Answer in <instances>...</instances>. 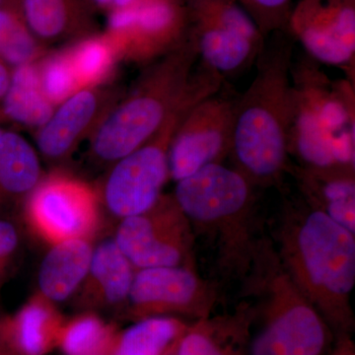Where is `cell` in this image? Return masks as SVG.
I'll list each match as a JSON object with an SVG mask.
<instances>
[{
    "mask_svg": "<svg viewBox=\"0 0 355 355\" xmlns=\"http://www.w3.org/2000/svg\"><path fill=\"white\" fill-rule=\"evenodd\" d=\"M22 233L12 216H0V291L15 268Z\"/></svg>",
    "mask_w": 355,
    "mask_h": 355,
    "instance_id": "cell-28",
    "label": "cell"
},
{
    "mask_svg": "<svg viewBox=\"0 0 355 355\" xmlns=\"http://www.w3.org/2000/svg\"><path fill=\"white\" fill-rule=\"evenodd\" d=\"M280 256L284 270L315 309L334 319L349 316L355 284L354 233L303 198L287 202Z\"/></svg>",
    "mask_w": 355,
    "mask_h": 355,
    "instance_id": "cell-3",
    "label": "cell"
},
{
    "mask_svg": "<svg viewBox=\"0 0 355 355\" xmlns=\"http://www.w3.org/2000/svg\"><path fill=\"white\" fill-rule=\"evenodd\" d=\"M95 241L71 239L51 245L38 273L39 292L53 303L72 298L90 266Z\"/></svg>",
    "mask_w": 355,
    "mask_h": 355,
    "instance_id": "cell-20",
    "label": "cell"
},
{
    "mask_svg": "<svg viewBox=\"0 0 355 355\" xmlns=\"http://www.w3.org/2000/svg\"><path fill=\"white\" fill-rule=\"evenodd\" d=\"M238 94L226 81L184 114L170 144V179L180 181L229 156Z\"/></svg>",
    "mask_w": 355,
    "mask_h": 355,
    "instance_id": "cell-10",
    "label": "cell"
},
{
    "mask_svg": "<svg viewBox=\"0 0 355 355\" xmlns=\"http://www.w3.org/2000/svg\"><path fill=\"white\" fill-rule=\"evenodd\" d=\"M191 228L173 196L162 195L144 214L121 219L113 238L135 270L191 268Z\"/></svg>",
    "mask_w": 355,
    "mask_h": 355,
    "instance_id": "cell-11",
    "label": "cell"
},
{
    "mask_svg": "<svg viewBox=\"0 0 355 355\" xmlns=\"http://www.w3.org/2000/svg\"><path fill=\"white\" fill-rule=\"evenodd\" d=\"M200 62L227 80L254 65L266 38L238 0H184Z\"/></svg>",
    "mask_w": 355,
    "mask_h": 355,
    "instance_id": "cell-7",
    "label": "cell"
},
{
    "mask_svg": "<svg viewBox=\"0 0 355 355\" xmlns=\"http://www.w3.org/2000/svg\"><path fill=\"white\" fill-rule=\"evenodd\" d=\"M263 36L287 32L292 0H238Z\"/></svg>",
    "mask_w": 355,
    "mask_h": 355,
    "instance_id": "cell-27",
    "label": "cell"
},
{
    "mask_svg": "<svg viewBox=\"0 0 355 355\" xmlns=\"http://www.w3.org/2000/svg\"><path fill=\"white\" fill-rule=\"evenodd\" d=\"M114 327L92 311L64 322L58 345L64 355H110L116 342Z\"/></svg>",
    "mask_w": 355,
    "mask_h": 355,
    "instance_id": "cell-24",
    "label": "cell"
},
{
    "mask_svg": "<svg viewBox=\"0 0 355 355\" xmlns=\"http://www.w3.org/2000/svg\"><path fill=\"white\" fill-rule=\"evenodd\" d=\"M51 51L28 27L21 0H6L0 6V60L14 69L36 64Z\"/></svg>",
    "mask_w": 355,
    "mask_h": 355,
    "instance_id": "cell-22",
    "label": "cell"
},
{
    "mask_svg": "<svg viewBox=\"0 0 355 355\" xmlns=\"http://www.w3.org/2000/svg\"><path fill=\"white\" fill-rule=\"evenodd\" d=\"M216 302V291L186 266L135 270L127 305L139 320L167 314H202Z\"/></svg>",
    "mask_w": 355,
    "mask_h": 355,
    "instance_id": "cell-14",
    "label": "cell"
},
{
    "mask_svg": "<svg viewBox=\"0 0 355 355\" xmlns=\"http://www.w3.org/2000/svg\"><path fill=\"white\" fill-rule=\"evenodd\" d=\"M188 32L184 0H135L110 11L104 34L120 62L144 67L175 50Z\"/></svg>",
    "mask_w": 355,
    "mask_h": 355,
    "instance_id": "cell-9",
    "label": "cell"
},
{
    "mask_svg": "<svg viewBox=\"0 0 355 355\" xmlns=\"http://www.w3.org/2000/svg\"><path fill=\"white\" fill-rule=\"evenodd\" d=\"M38 151L20 133L0 139V216H11L44 177Z\"/></svg>",
    "mask_w": 355,
    "mask_h": 355,
    "instance_id": "cell-19",
    "label": "cell"
},
{
    "mask_svg": "<svg viewBox=\"0 0 355 355\" xmlns=\"http://www.w3.org/2000/svg\"><path fill=\"white\" fill-rule=\"evenodd\" d=\"M261 270L268 322L252 345V355H319L326 343L323 321L284 268Z\"/></svg>",
    "mask_w": 355,
    "mask_h": 355,
    "instance_id": "cell-8",
    "label": "cell"
},
{
    "mask_svg": "<svg viewBox=\"0 0 355 355\" xmlns=\"http://www.w3.org/2000/svg\"><path fill=\"white\" fill-rule=\"evenodd\" d=\"M4 128H0V139H1L2 135H3L4 132Z\"/></svg>",
    "mask_w": 355,
    "mask_h": 355,
    "instance_id": "cell-35",
    "label": "cell"
},
{
    "mask_svg": "<svg viewBox=\"0 0 355 355\" xmlns=\"http://www.w3.org/2000/svg\"><path fill=\"white\" fill-rule=\"evenodd\" d=\"M20 214L28 231L49 246L71 239L95 241L102 227L97 186L64 168L44 175Z\"/></svg>",
    "mask_w": 355,
    "mask_h": 355,
    "instance_id": "cell-6",
    "label": "cell"
},
{
    "mask_svg": "<svg viewBox=\"0 0 355 355\" xmlns=\"http://www.w3.org/2000/svg\"><path fill=\"white\" fill-rule=\"evenodd\" d=\"M36 64L44 95L55 107L81 90L64 49L51 51Z\"/></svg>",
    "mask_w": 355,
    "mask_h": 355,
    "instance_id": "cell-26",
    "label": "cell"
},
{
    "mask_svg": "<svg viewBox=\"0 0 355 355\" xmlns=\"http://www.w3.org/2000/svg\"><path fill=\"white\" fill-rule=\"evenodd\" d=\"M135 270L114 238L103 240L95 245L87 275L72 296L73 302L92 312L127 304Z\"/></svg>",
    "mask_w": 355,
    "mask_h": 355,
    "instance_id": "cell-15",
    "label": "cell"
},
{
    "mask_svg": "<svg viewBox=\"0 0 355 355\" xmlns=\"http://www.w3.org/2000/svg\"><path fill=\"white\" fill-rule=\"evenodd\" d=\"M287 32L306 55L342 69L355 83V0H300Z\"/></svg>",
    "mask_w": 355,
    "mask_h": 355,
    "instance_id": "cell-12",
    "label": "cell"
},
{
    "mask_svg": "<svg viewBox=\"0 0 355 355\" xmlns=\"http://www.w3.org/2000/svg\"><path fill=\"white\" fill-rule=\"evenodd\" d=\"M338 355H354V354H350L349 352H342Z\"/></svg>",
    "mask_w": 355,
    "mask_h": 355,
    "instance_id": "cell-34",
    "label": "cell"
},
{
    "mask_svg": "<svg viewBox=\"0 0 355 355\" xmlns=\"http://www.w3.org/2000/svg\"><path fill=\"white\" fill-rule=\"evenodd\" d=\"M182 330L183 324L172 317L139 320L121 336H116L110 355H163Z\"/></svg>",
    "mask_w": 355,
    "mask_h": 355,
    "instance_id": "cell-25",
    "label": "cell"
},
{
    "mask_svg": "<svg viewBox=\"0 0 355 355\" xmlns=\"http://www.w3.org/2000/svg\"><path fill=\"white\" fill-rule=\"evenodd\" d=\"M135 1V0H114L113 8H112V10L125 8V7L130 6V4L133 3Z\"/></svg>",
    "mask_w": 355,
    "mask_h": 355,
    "instance_id": "cell-32",
    "label": "cell"
},
{
    "mask_svg": "<svg viewBox=\"0 0 355 355\" xmlns=\"http://www.w3.org/2000/svg\"><path fill=\"white\" fill-rule=\"evenodd\" d=\"M198 60L188 32L175 50L144 67L89 139V164L107 170L150 139L190 94Z\"/></svg>",
    "mask_w": 355,
    "mask_h": 355,
    "instance_id": "cell-2",
    "label": "cell"
},
{
    "mask_svg": "<svg viewBox=\"0 0 355 355\" xmlns=\"http://www.w3.org/2000/svg\"><path fill=\"white\" fill-rule=\"evenodd\" d=\"M125 89L108 83L81 89L58 105L51 118L36 130L38 153L53 169L62 168L83 141L125 94Z\"/></svg>",
    "mask_w": 355,
    "mask_h": 355,
    "instance_id": "cell-13",
    "label": "cell"
},
{
    "mask_svg": "<svg viewBox=\"0 0 355 355\" xmlns=\"http://www.w3.org/2000/svg\"><path fill=\"white\" fill-rule=\"evenodd\" d=\"M64 51L81 89L108 84L120 62L104 33L65 46Z\"/></svg>",
    "mask_w": 355,
    "mask_h": 355,
    "instance_id": "cell-23",
    "label": "cell"
},
{
    "mask_svg": "<svg viewBox=\"0 0 355 355\" xmlns=\"http://www.w3.org/2000/svg\"><path fill=\"white\" fill-rule=\"evenodd\" d=\"M0 355H17L10 347H7L6 343L0 340Z\"/></svg>",
    "mask_w": 355,
    "mask_h": 355,
    "instance_id": "cell-33",
    "label": "cell"
},
{
    "mask_svg": "<svg viewBox=\"0 0 355 355\" xmlns=\"http://www.w3.org/2000/svg\"><path fill=\"white\" fill-rule=\"evenodd\" d=\"M21 8L29 29L49 49L99 33L97 10L88 0H21Z\"/></svg>",
    "mask_w": 355,
    "mask_h": 355,
    "instance_id": "cell-16",
    "label": "cell"
},
{
    "mask_svg": "<svg viewBox=\"0 0 355 355\" xmlns=\"http://www.w3.org/2000/svg\"><path fill=\"white\" fill-rule=\"evenodd\" d=\"M88 1L96 10H106L110 12L113 8L114 0H88Z\"/></svg>",
    "mask_w": 355,
    "mask_h": 355,
    "instance_id": "cell-31",
    "label": "cell"
},
{
    "mask_svg": "<svg viewBox=\"0 0 355 355\" xmlns=\"http://www.w3.org/2000/svg\"><path fill=\"white\" fill-rule=\"evenodd\" d=\"M294 44L288 32L266 38L253 81L236 99L229 156L254 187L279 184L291 165Z\"/></svg>",
    "mask_w": 355,
    "mask_h": 355,
    "instance_id": "cell-1",
    "label": "cell"
},
{
    "mask_svg": "<svg viewBox=\"0 0 355 355\" xmlns=\"http://www.w3.org/2000/svg\"><path fill=\"white\" fill-rule=\"evenodd\" d=\"M55 303L39 291L12 316L0 318V340L18 355H44L58 345L64 324Z\"/></svg>",
    "mask_w": 355,
    "mask_h": 355,
    "instance_id": "cell-17",
    "label": "cell"
},
{
    "mask_svg": "<svg viewBox=\"0 0 355 355\" xmlns=\"http://www.w3.org/2000/svg\"><path fill=\"white\" fill-rule=\"evenodd\" d=\"M55 108L41 87L37 64L14 67L10 85L0 102V123H11L36 132Z\"/></svg>",
    "mask_w": 355,
    "mask_h": 355,
    "instance_id": "cell-21",
    "label": "cell"
},
{
    "mask_svg": "<svg viewBox=\"0 0 355 355\" xmlns=\"http://www.w3.org/2000/svg\"><path fill=\"white\" fill-rule=\"evenodd\" d=\"M6 0H0V6H1L2 4H3L4 2H6Z\"/></svg>",
    "mask_w": 355,
    "mask_h": 355,
    "instance_id": "cell-36",
    "label": "cell"
},
{
    "mask_svg": "<svg viewBox=\"0 0 355 355\" xmlns=\"http://www.w3.org/2000/svg\"><path fill=\"white\" fill-rule=\"evenodd\" d=\"M301 197L340 226L355 233V169H315L289 165Z\"/></svg>",
    "mask_w": 355,
    "mask_h": 355,
    "instance_id": "cell-18",
    "label": "cell"
},
{
    "mask_svg": "<svg viewBox=\"0 0 355 355\" xmlns=\"http://www.w3.org/2000/svg\"><path fill=\"white\" fill-rule=\"evenodd\" d=\"M12 69V67L0 60V102L3 99L10 85Z\"/></svg>",
    "mask_w": 355,
    "mask_h": 355,
    "instance_id": "cell-30",
    "label": "cell"
},
{
    "mask_svg": "<svg viewBox=\"0 0 355 355\" xmlns=\"http://www.w3.org/2000/svg\"><path fill=\"white\" fill-rule=\"evenodd\" d=\"M177 355H228L207 334L200 330L186 334L178 345Z\"/></svg>",
    "mask_w": 355,
    "mask_h": 355,
    "instance_id": "cell-29",
    "label": "cell"
},
{
    "mask_svg": "<svg viewBox=\"0 0 355 355\" xmlns=\"http://www.w3.org/2000/svg\"><path fill=\"white\" fill-rule=\"evenodd\" d=\"M288 154L302 167L355 169V83L331 79L309 55L292 60Z\"/></svg>",
    "mask_w": 355,
    "mask_h": 355,
    "instance_id": "cell-4",
    "label": "cell"
},
{
    "mask_svg": "<svg viewBox=\"0 0 355 355\" xmlns=\"http://www.w3.org/2000/svg\"><path fill=\"white\" fill-rule=\"evenodd\" d=\"M176 183L173 198L191 227L214 237L222 265L246 272L256 258L250 232L254 184L222 163L205 166Z\"/></svg>",
    "mask_w": 355,
    "mask_h": 355,
    "instance_id": "cell-5",
    "label": "cell"
}]
</instances>
